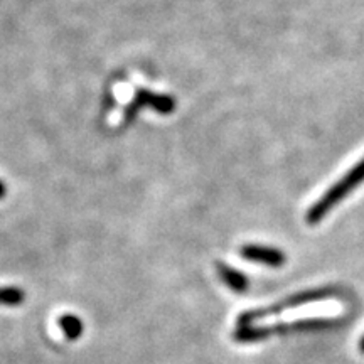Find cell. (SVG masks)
I'll return each instance as SVG.
<instances>
[{
  "label": "cell",
  "mask_w": 364,
  "mask_h": 364,
  "mask_svg": "<svg viewBox=\"0 0 364 364\" xmlns=\"http://www.w3.org/2000/svg\"><path fill=\"white\" fill-rule=\"evenodd\" d=\"M4 196H6V184H4L2 181H0V199H2Z\"/></svg>",
  "instance_id": "obj_9"
},
{
  "label": "cell",
  "mask_w": 364,
  "mask_h": 364,
  "mask_svg": "<svg viewBox=\"0 0 364 364\" xmlns=\"http://www.w3.org/2000/svg\"><path fill=\"white\" fill-rule=\"evenodd\" d=\"M144 107H150L162 115H169L176 110V100L169 95H159L149 90H139L135 93L129 107L125 110V122H130L136 115V112Z\"/></svg>",
  "instance_id": "obj_3"
},
{
  "label": "cell",
  "mask_w": 364,
  "mask_h": 364,
  "mask_svg": "<svg viewBox=\"0 0 364 364\" xmlns=\"http://www.w3.org/2000/svg\"><path fill=\"white\" fill-rule=\"evenodd\" d=\"M240 255L241 258H245V260L253 262V263H262V265L273 267V268L285 265L287 262L285 253H282L280 250L258 247V245H245V247L240 250Z\"/></svg>",
  "instance_id": "obj_4"
},
{
  "label": "cell",
  "mask_w": 364,
  "mask_h": 364,
  "mask_svg": "<svg viewBox=\"0 0 364 364\" xmlns=\"http://www.w3.org/2000/svg\"><path fill=\"white\" fill-rule=\"evenodd\" d=\"M359 349H361V353L364 354V336H363V339H361V343H359Z\"/></svg>",
  "instance_id": "obj_10"
},
{
  "label": "cell",
  "mask_w": 364,
  "mask_h": 364,
  "mask_svg": "<svg viewBox=\"0 0 364 364\" xmlns=\"http://www.w3.org/2000/svg\"><path fill=\"white\" fill-rule=\"evenodd\" d=\"M59 329L63 331L66 339H78L80 334L83 332V322L76 316H63L59 318Z\"/></svg>",
  "instance_id": "obj_6"
},
{
  "label": "cell",
  "mask_w": 364,
  "mask_h": 364,
  "mask_svg": "<svg viewBox=\"0 0 364 364\" xmlns=\"http://www.w3.org/2000/svg\"><path fill=\"white\" fill-rule=\"evenodd\" d=\"M363 181H364V159L359 164H356V166H354L353 169L343 177V179L336 182V184L332 186V188L327 191V193L322 196V198L318 199L311 209H309L307 218H306L309 225H317L318 221L324 220L327 213H329L334 206H338L346 196L353 193V191L356 189V186L361 184Z\"/></svg>",
  "instance_id": "obj_1"
},
{
  "label": "cell",
  "mask_w": 364,
  "mask_h": 364,
  "mask_svg": "<svg viewBox=\"0 0 364 364\" xmlns=\"http://www.w3.org/2000/svg\"><path fill=\"white\" fill-rule=\"evenodd\" d=\"M218 273H220L221 280L225 282L226 287H230L233 292L243 294V292H247V290H248L250 285H248L247 275H243V273L235 270V268L220 263V265H218Z\"/></svg>",
  "instance_id": "obj_5"
},
{
  "label": "cell",
  "mask_w": 364,
  "mask_h": 364,
  "mask_svg": "<svg viewBox=\"0 0 364 364\" xmlns=\"http://www.w3.org/2000/svg\"><path fill=\"white\" fill-rule=\"evenodd\" d=\"M270 331L263 329V327H250L240 326V329L235 332V339L238 343H255V341H262L268 338Z\"/></svg>",
  "instance_id": "obj_7"
},
{
  "label": "cell",
  "mask_w": 364,
  "mask_h": 364,
  "mask_svg": "<svg viewBox=\"0 0 364 364\" xmlns=\"http://www.w3.org/2000/svg\"><path fill=\"white\" fill-rule=\"evenodd\" d=\"M24 300V292L17 287H2L0 289V306H19Z\"/></svg>",
  "instance_id": "obj_8"
},
{
  "label": "cell",
  "mask_w": 364,
  "mask_h": 364,
  "mask_svg": "<svg viewBox=\"0 0 364 364\" xmlns=\"http://www.w3.org/2000/svg\"><path fill=\"white\" fill-rule=\"evenodd\" d=\"M331 295H334V290H332V289H321V290H312V292H304V294L294 295L292 299H289V300H287V302H282V304H279V306H275V307L263 309V311H252V312L243 314V316H240V318H238V324L240 326H250V324H253V322L257 321V318H263V317L273 316V314H279L282 311H285V309L304 306V304L316 302V300L329 299Z\"/></svg>",
  "instance_id": "obj_2"
}]
</instances>
